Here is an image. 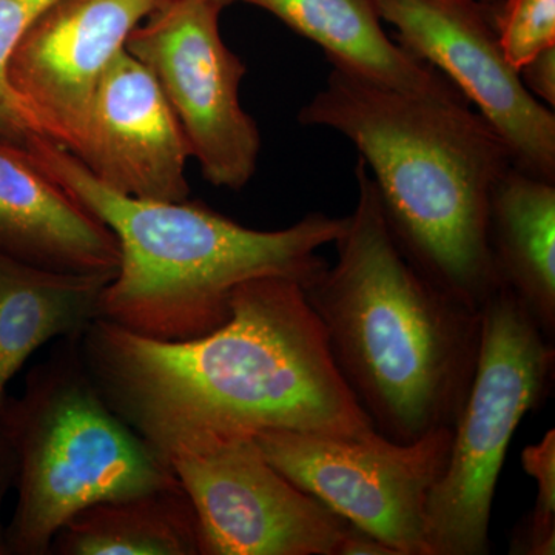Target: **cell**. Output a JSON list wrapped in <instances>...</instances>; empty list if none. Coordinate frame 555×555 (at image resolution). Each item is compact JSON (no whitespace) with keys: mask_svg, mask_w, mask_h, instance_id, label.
<instances>
[{"mask_svg":"<svg viewBox=\"0 0 555 555\" xmlns=\"http://www.w3.org/2000/svg\"><path fill=\"white\" fill-rule=\"evenodd\" d=\"M79 345L108 406L164 463L208 436L375 430L335 367L305 288L288 278L241 284L228 321L201 337L163 341L98 318Z\"/></svg>","mask_w":555,"mask_h":555,"instance_id":"cell-1","label":"cell"},{"mask_svg":"<svg viewBox=\"0 0 555 555\" xmlns=\"http://www.w3.org/2000/svg\"><path fill=\"white\" fill-rule=\"evenodd\" d=\"M298 120L356 145L401 251L437 287L481 312L502 288L489 204L514 166L491 124L469 102L404 93L337 65Z\"/></svg>","mask_w":555,"mask_h":555,"instance_id":"cell-2","label":"cell"},{"mask_svg":"<svg viewBox=\"0 0 555 555\" xmlns=\"http://www.w3.org/2000/svg\"><path fill=\"white\" fill-rule=\"evenodd\" d=\"M337 261L302 287L339 375L375 430L411 443L454 426L476 374L481 313L427 280L387 228L358 158Z\"/></svg>","mask_w":555,"mask_h":555,"instance_id":"cell-3","label":"cell"},{"mask_svg":"<svg viewBox=\"0 0 555 555\" xmlns=\"http://www.w3.org/2000/svg\"><path fill=\"white\" fill-rule=\"evenodd\" d=\"M33 160L113 233L119 266L101 318L142 337L182 341L228 321L230 297L246 281L281 276L308 286L326 269L321 247L347 217L312 211L280 230H255L192 201L131 198L98 181L68 150L35 137Z\"/></svg>","mask_w":555,"mask_h":555,"instance_id":"cell-4","label":"cell"},{"mask_svg":"<svg viewBox=\"0 0 555 555\" xmlns=\"http://www.w3.org/2000/svg\"><path fill=\"white\" fill-rule=\"evenodd\" d=\"M0 416L17 460L7 555H49L57 531L86 507L179 485L101 396L79 337L60 339Z\"/></svg>","mask_w":555,"mask_h":555,"instance_id":"cell-5","label":"cell"},{"mask_svg":"<svg viewBox=\"0 0 555 555\" xmlns=\"http://www.w3.org/2000/svg\"><path fill=\"white\" fill-rule=\"evenodd\" d=\"M476 374L452 426L447 469L427 500V555L489 554L492 503L518 425L547 396L553 341L509 288L481 309Z\"/></svg>","mask_w":555,"mask_h":555,"instance_id":"cell-6","label":"cell"},{"mask_svg":"<svg viewBox=\"0 0 555 555\" xmlns=\"http://www.w3.org/2000/svg\"><path fill=\"white\" fill-rule=\"evenodd\" d=\"M255 440L270 465L347 524L396 555H427V500L447 469L451 427L411 443L377 430L343 437L270 429Z\"/></svg>","mask_w":555,"mask_h":555,"instance_id":"cell-7","label":"cell"},{"mask_svg":"<svg viewBox=\"0 0 555 555\" xmlns=\"http://www.w3.org/2000/svg\"><path fill=\"white\" fill-rule=\"evenodd\" d=\"M221 11L211 0H163L126 50L158 82L206 181L241 190L257 170L261 137L241 105L247 68L221 38Z\"/></svg>","mask_w":555,"mask_h":555,"instance_id":"cell-8","label":"cell"},{"mask_svg":"<svg viewBox=\"0 0 555 555\" xmlns=\"http://www.w3.org/2000/svg\"><path fill=\"white\" fill-rule=\"evenodd\" d=\"M201 529V555H337L350 524L270 465L254 436H208L166 460Z\"/></svg>","mask_w":555,"mask_h":555,"instance_id":"cell-9","label":"cell"},{"mask_svg":"<svg viewBox=\"0 0 555 555\" xmlns=\"http://www.w3.org/2000/svg\"><path fill=\"white\" fill-rule=\"evenodd\" d=\"M404 50L437 68L503 138L514 167L555 182V115L506 60L480 0H377Z\"/></svg>","mask_w":555,"mask_h":555,"instance_id":"cell-10","label":"cell"},{"mask_svg":"<svg viewBox=\"0 0 555 555\" xmlns=\"http://www.w3.org/2000/svg\"><path fill=\"white\" fill-rule=\"evenodd\" d=\"M160 2L57 0L33 24L7 80L36 137L78 152L102 75Z\"/></svg>","mask_w":555,"mask_h":555,"instance_id":"cell-11","label":"cell"},{"mask_svg":"<svg viewBox=\"0 0 555 555\" xmlns=\"http://www.w3.org/2000/svg\"><path fill=\"white\" fill-rule=\"evenodd\" d=\"M76 158L131 198L189 199L188 139L163 90L124 49L98 83Z\"/></svg>","mask_w":555,"mask_h":555,"instance_id":"cell-12","label":"cell"},{"mask_svg":"<svg viewBox=\"0 0 555 555\" xmlns=\"http://www.w3.org/2000/svg\"><path fill=\"white\" fill-rule=\"evenodd\" d=\"M0 255L67 273H115L113 233L33 160L0 137Z\"/></svg>","mask_w":555,"mask_h":555,"instance_id":"cell-13","label":"cell"},{"mask_svg":"<svg viewBox=\"0 0 555 555\" xmlns=\"http://www.w3.org/2000/svg\"><path fill=\"white\" fill-rule=\"evenodd\" d=\"M268 11L326 53L331 65L389 89L469 102L437 68L404 50L383 28L377 0H233Z\"/></svg>","mask_w":555,"mask_h":555,"instance_id":"cell-14","label":"cell"},{"mask_svg":"<svg viewBox=\"0 0 555 555\" xmlns=\"http://www.w3.org/2000/svg\"><path fill=\"white\" fill-rule=\"evenodd\" d=\"M113 275L54 272L0 255V411L10 383L36 350L80 337L101 318L102 294Z\"/></svg>","mask_w":555,"mask_h":555,"instance_id":"cell-15","label":"cell"},{"mask_svg":"<svg viewBox=\"0 0 555 555\" xmlns=\"http://www.w3.org/2000/svg\"><path fill=\"white\" fill-rule=\"evenodd\" d=\"M489 246L502 287L516 295L553 341L555 182L511 167L492 190Z\"/></svg>","mask_w":555,"mask_h":555,"instance_id":"cell-16","label":"cell"},{"mask_svg":"<svg viewBox=\"0 0 555 555\" xmlns=\"http://www.w3.org/2000/svg\"><path fill=\"white\" fill-rule=\"evenodd\" d=\"M54 555H201L195 507L181 485L86 507L51 542Z\"/></svg>","mask_w":555,"mask_h":555,"instance_id":"cell-17","label":"cell"},{"mask_svg":"<svg viewBox=\"0 0 555 555\" xmlns=\"http://www.w3.org/2000/svg\"><path fill=\"white\" fill-rule=\"evenodd\" d=\"M521 466L537 483L534 507L517 526L511 540V554H555V430L542 441L525 448Z\"/></svg>","mask_w":555,"mask_h":555,"instance_id":"cell-18","label":"cell"},{"mask_svg":"<svg viewBox=\"0 0 555 555\" xmlns=\"http://www.w3.org/2000/svg\"><path fill=\"white\" fill-rule=\"evenodd\" d=\"M57 0H0V137L25 145L36 137L11 93L7 68L33 24Z\"/></svg>","mask_w":555,"mask_h":555,"instance_id":"cell-19","label":"cell"},{"mask_svg":"<svg viewBox=\"0 0 555 555\" xmlns=\"http://www.w3.org/2000/svg\"><path fill=\"white\" fill-rule=\"evenodd\" d=\"M491 7L500 47L514 68L555 46V0H500Z\"/></svg>","mask_w":555,"mask_h":555,"instance_id":"cell-20","label":"cell"},{"mask_svg":"<svg viewBox=\"0 0 555 555\" xmlns=\"http://www.w3.org/2000/svg\"><path fill=\"white\" fill-rule=\"evenodd\" d=\"M526 90L545 104L555 107V46L537 53L532 60L518 68Z\"/></svg>","mask_w":555,"mask_h":555,"instance_id":"cell-21","label":"cell"},{"mask_svg":"<svg viewBox=\"0 0 555 555\" xmlns=\"http://www.w3.org/2000/svg\"><path fill=\"white\" fill-rule=\"evenodd\" d=\"M17 460L5 422L0 416V555H7V525H3V503L16 483Z\"/></svg>","mask_w":555,"mask_h":555,"instance_id":"cell-22","label":"cell"},{"mask_svg":"<svg viewBox=\"0 0 555 555\" xmlns=\"http://www.w3.org/2000/svg\"><path fill=\"white\" fill-rule=\"evenodd\" d=\"M337 555H396L386 543L374 535L350 526L339 542Z\"/></svg>","mask_w":555,"mask_h":555,"instance_id":"cell-23","label":"cell"},{"mask_svg":"<svg viewBox=\"0 0 555 555\" xmlns=\"http://www.w3.org/2000/svg\"><path fill=\"white\" fill-rule=\"evenodd\" d=\"M211 2L218 3L219 7H222V9H224V7H228L230 5V3H233V0H211Z\"/></svg>","mask_w":555,"mask_h":555,"instance_id":"cell-24","label":"cell"},{"mask_svg":"<svg viewBox=\"0 0 555 555\" xmlns=\"http://www.w3.org/2000/svg\"><path fill=\"white\" fill-rule=\"evenodd\" d=\"M480 2L486 3V5H496V3L500 2V0H480Z\"/></svg>","mask_w":555,"mask_h":555,"instance_id":"cell-25","label":"cell"}]
</instances>
